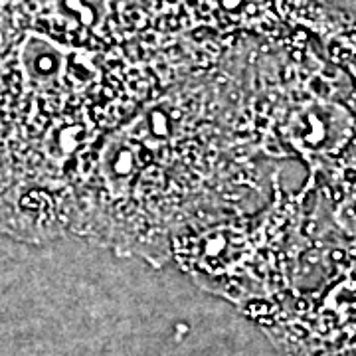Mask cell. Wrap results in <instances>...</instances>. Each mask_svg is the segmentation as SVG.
I'll return each instance as SVG.
<instances>
[{
  "label": "cell",
  "mask_w": 356,
  "mask_h": 356,
  "mask_svg": "<svg viewBox=\"0 0 356 356\" xmlns=\"http://www.w3.org/2000/svg\"><path fill=\"white\" fill-rule=\"evenodd\" d=\"M289 356H356V277L343 275L297 303H269L254 311Z\"/></svg>",
  "instance_id": "cell-2"
},
{
  "label": "cell",
  "mask_w": 356,
  "mask_h": 356,
  "mask_svg": "<svg viewBox=\"0 0 356 356\" xmlns=\"http://www.w3.org/2000/svg\"><path fill=\"white\" fill-rule=\"evenodd\" d=\"M214 76H196L145 105L103 140L77 194L72 232L153 259L178 229L206 218L202 202L229 212L242 198L252 143ZM240 115V111H238Z\"/></svg>",
  "instance_id": "cell-1"
},
{
  "label": "cell",
  "mask_w": 356,
  "mask_h": 356,
  "mask_svg": "<svg viewBox=\"0 0 356 356\" xmlns=\"http://www.w3.org/2000/svg\"><path fill=\"white\" fill-rule=\"evenodd\" d=\"M334 58L346 65L350 76L356 81V24L343 28V32L334 38Z\"/></svg>",
  "instance_id": "cell-4"
},
{
  "label": "cell",
  "mask_w": 356,
  "mask_h": 356,
  "mask_svg": "<svg viewBox=\"0 0 356 356\" xmlns=\"http://www.w3.org/2000/svg\"><path fill=\"white\" fill-rule=\"evenodd\" d=\"M331 182V200L339 222L356 236V149L339 165L327 170Z\"/></svg>",
  "instance_id": "cell-3"
}]
</instances>
